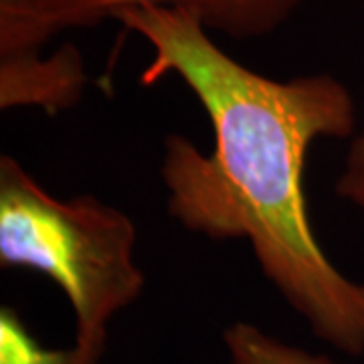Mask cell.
I'll list each match as a JSON object with an SVG mask.
<instances>
[{
    "label": "cell",
    "instance_id": "3957f363",
    "mask_svg": "<svg viewBox=\"0 0 364 364\" xmlns=\"http://www.w3.org/2000/svg\"><path fill=\"white\" fill-rule=\"evenodd\" d=\"M301 0H0V59L39 53L71 28H90L134 6H164L193 14L210 33L231 39L272 35Z\"/></svg>",
    "mask_w": 364,
    "mask_h": 364
},
{
    "label": "cell",
    "instance_id": "5b68a950",
    "mask_svg": "<svg viewBox=\"0 0 364 364\" xmlns=\"http://www.w3.org/2000/svg\"><path fill=\"white\" fill-rule=\"evenodd\" d=\"M105 346L75 340L71 348L49 350L31 336L13 308L0 310V364H100Z\"/></svg>",
    "mask_w": 364,
    "mask_h": 364
},
{
    "label": "cell",
    "instance_id": "7a4b0ae2",
    "mask_svg": "<svg viewBox=\"0 0 364 364\" xmlns=\"http://www.w3.org/2000/svg\"><path fill=\"white\" fill-rule=\"evenodd\" d=\"M138 231L91 195H49L13 156L0 158V263L47 275L75 314V340L107 344L109 324L142 296Z\"/></svg>",
    "mask_w": 364,
    "mask_h": 364
},
{
    "label": "cell",
    "instance_id": "277c9868",
    "mask_svg": "<svg viewBox=\"0 0 364 364\" xmlns=\"http://www.w3.org/2000/svg\"><path fill=\"white\" fill-rule=\"evenodd\" d=\"M87 83L81 53L65 45L49 57L39 53L0 59V105H41L57 114L75 105Z\"/></svg>",
    "mask_w": 364,
    "mask_h": 364
},
{
    "label": "cell",
    "instance_id": "8992f818",
    "mask_svg": "<svg viewBox=\"0 0 364 364\" xmlns=\"http://www.w3.org/2000/svg\"><path fill=\"white\" fill-rule=\"evenodd\" d=\"M223 342L229 364H342L324 354L287 344L251 322L227 326Z\"/></svg>",
    "mask_w": 364,
    "mask_h": 364
},
{
    "label": "cell",
    "instance_id": "6da1fadb",
    "mask_svg": "<svg viewBox=\"0 0 364 364\" xmlns=\"http://www.w3.org/2000/svg\"><path fill=\"white\" fill-rule=\"evenodd\" d=\"M150 47L144 85L174 75L207 114L215 146L164 142L160 176L170 217L210 241H247L261 273L316 338L364 354V284L320 247L308 217L304 168L320 138H348L356 105L332 75L265 77L239 63L193 14L134 6L114 16Z\"/></svg>",
    "mask_w": 364,
    "mask_h": 364
},
{
    "label": "cell",
    "instance_id": "52a82bcc",
    "mask_svg": "<svg viewBox=\"0 0 364 364\" xmlns=\"http://www.w3.org/2000/svg\"><path fill=\"white\" fill-rule=\"evenodd\" d=\"M336 195L364 210V126L348 146L344 166L336 181Z\"/></svg>",
    "mask_w": 364,
    "mask_h": 364
}]
</instances>
